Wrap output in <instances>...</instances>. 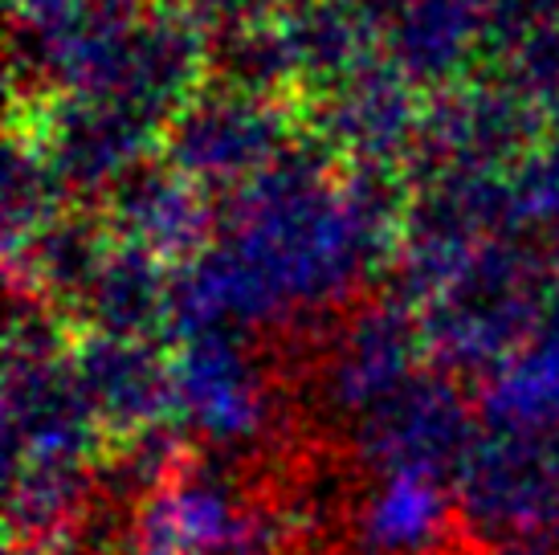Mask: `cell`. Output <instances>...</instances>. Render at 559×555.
I'll use <instances>...</instances> for the list:
<instances>
[{"label":"cell","mask_w":559,"mask_h":555,"mask_svg":"<svg viewBox=\"0 0 559 555\" xmlns=\"http://www.w3.org/2000/svg\"><path fill=\"white\" fill-rule=\"evenodd\" d=\"M457 519L486 543L559 540V429H490L453 482Z\"/></svg>","instance_id":"obj_1"},{"label":"cell","mask_w":559,"mask_h":555,"mask_svg":"<svg viewBox=\"0 0 559 555\" xmlns=\"http://www.w3.org/2000/svg\"><path fill=\"white\" fill-rule=\"evenodd\" d=\"M352 523L368 555H441L453 519L441 482L376 479L359 494Z\"/></svg>","instance_id":"obj_3"},{"label":"cell","mask_w":559,"mask_h":555,"mask_svg":"<svg viewBox=\"0 0 559 555\" xmlns=\"http://www.w3.org/2000/svg\"><path fill=\"white\" fill-rule=\"evenodd\" d=\"M478 555H559V540H535V543H486Z\"/></svg>","instance_id":"obj_4"},{"label":"cell","mask_w":559,"mask_h":555,"mask_svg":"<svg viewBox=\"0 0 559 555\" xmlns=\"http://www.w3.org/2000/svg\"><path fill=\"white\" fill-rule=\"evenodd\" d=\"M478 437L466 404L450 388L404 380L396 392L356 421V458L372 479L457 482Z\"/></svg>","instance_id":"obj_2"}]
</instances>
